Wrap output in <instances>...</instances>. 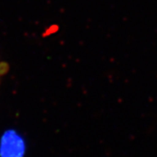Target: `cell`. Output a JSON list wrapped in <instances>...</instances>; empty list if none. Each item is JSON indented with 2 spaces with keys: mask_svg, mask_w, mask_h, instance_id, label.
I'll return each instance as SVG.
<instances>
[{
  "mask_svg": "<svg viewBox=\"0 0 157 157\" xmlns=\"http://www.w3.org/2000/svg\"><path fill=\"white\" fill-rule=\"evenodd\" d=\"M25 143L15 130H8L0 140V157H24Z\"/></svg>",
  "mask_w": 157,
  "mask_h": 157,
  "instance_id": "6da1fadb",
  "label": "cell"
}]
</instances>
